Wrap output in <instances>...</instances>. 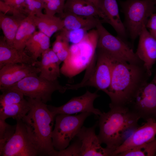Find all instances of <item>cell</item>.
Returning a JSON list of instances; mask_svg holds the SVG:
<instances>
[{
    "mask_svg": "<svg viewBox=\"0 0 156 156\" xmlns=\"http://www.w3.org/2000/svg\"><path fill=\"white\" fill-rule=\"evenodd\" d=\"M25 15H8L0 12V26L8 44L14 47L16 35Z\"/></svg>",
    "mask_w": 156,
    "mask_h": 156,
    "instance_id": "ffe728a7",
    "label": "cell"
},
{
    "mask_svg": "<svg viewBox=\"0 0 156 156\" xmlns=\"http://www.w3.org/2000/svg\"><path fill=\"white\" fill-rule=\"evenodd\" d=\"M93 3L98 8V3L99 0H87Z\"/></svg>",
    "mask_w": 156,
    "mask_h": 156,
    "instance_id": "74e56055",
    "label": "cell"
},
{
    "mask_svg": "<svg viewBox=\"0 0 156 156\" xmlns=\"http://www.w3.org/2000/svg\"><path fill=\"white\" fill-rule=\"evenodd\" d=\"M66 0H49L45 3L44 9L45 13L54 16L58 14L60 16L64 13Z\"/></svg>",
    "mask_w": 156,
    "mask_h": 156,
    "instance_id": "1f68e13d",
    "label": "cell"
},
{
    "mask_svg": "<svg viewBox=\"0 0 156 156\" xmlns=\"http://www.w3.org/2000/svg\"><path fill=\"white\" fill-rule=\"evenodd\" d=\"M91 114H92L91 113L86 112L75 115L65 114L57 115L55 118L54 128L52 133L54 149L61 151L68 147L83 126L86 119Z\"/></svg>",
    "mask_w": 156,
    "mask_h": 156,
    "instance_id": "52a82bcc",
    "label": "cell"
},
{
    "mask_svg": "<svg viewBox=\"0 0 156 156\" xmlns=\"http://www.w3.org/2000/svg\"><path fill=\"white\" fill-rule=\"evenodd\" d=\"M37 74L28 76L8 87L18 90L28 98L40 100L45 103L51 100L54 92L63 93L67 90L65 86L61 85L57 79L49 80Z\"/></svg>",
    "mask_w": 156,
    "mask_h": 156,
    "instance_id": "9c48e42d",
    "label": "cell"
},
{
    "mask_svg": "<svg viewBox=\"0 0 156 156\" xmlns=\"http://www.w3.org/2000/svg\"><path fill=\"white\" fill-rule=\"evenodd\" d=\"M97 124L90 127L82 126L76 137L81 143V156H112L111 151L101 146L95 129Z\"/></svg>",
    "mask_w": 156,
    "mask_h": 156,
    "instance_id": "5bb4252c",
    "label": "cell"
},
{
    "mask_svg": "<svg viewBox=\"0 0 156 156\" xmlns=\"http://www.w3.org/2000/svg\"><path fill=\"white\" fill-rule=\"evenodd\" d=\"M128 107L140 119L156 120V68L153 79L140 89Z\"/></svg>",
    "mask_w": 156,
    "mask_h": 156,
    "instance_id": "30bf717a",
    "label": "cell"
},
{
    "mask_svg": "<svg viewBox=\"0 0 156 156\" xmlns=\"http://www.w3.org/2000/svg\"><path fill=\"white\" fill-rule=\"evenodd\" d=\"M155 4V6L156 7V0H154Z\"/></svg>",
    "mask_w": 156,
    "mask_h": 156,
    "instance_id": "ab89813d",
    "label": "cell"
},
{
    "mask_svg": "<svg viewBox=\"0 0 156 156\" xmlns=\"http://www.w3.org/2000/svg\"><path fill=\"white\" fill-rule=\"evenodd\" d=\"M141 126L138 127L132 134L113 153L112 156L155 139L156 120L148 119Z\"/></svg>",
    "mask_w": 156,
    "mask_h": 156,
    "instance_id": "4fadbf2b",
    "label": "cell"
},
{
    "mask_svg": "<svg viewBox=\"0 0 156 156\" xmlns=\"http://www.w3.org/2000/svg\"><path fill=\"white\" fill-rule=\"evenodd\" d=\"M99 96L97 91L92 93L87 90L83 94L73 97L62 105L56 107L47 105V107L55 116L60 114H72L88 112L98 117L102 112L95 108L93 104L95 100Z\"/></svg>",
    "mask_w": 156,
    "mask_h": 156,
    "instance_id": "7c38bea8",
    "label": "cell"
},
{
    "mask_svg": "<svg viewBox=\"0 0 156 156\" xmlns=\"http://www.w3.org/2000/svg\"><path fill=\"white\" fill-rule=\"evenodd\" d=\"M34 15H27L22 22L16 35L14 47L24 50L27 41L36 31V26L34 20Z\"/></svg>",
    "mask_w": 156,
    "mask_h": 156,
    "instance_id": "cb8c5ba5",
    "label": "cell"
},
{
    "mask_svg": "<svg viewBox=\"0 0 156 156\" xmlns=\"http://www.w3.org/2000/svg\"><path fill=\"white\" fill-rule=\"evenodd\" d=\"M50 38L40 31H35L27 42L25 49L35 61L50 48Z\"/></svg>",
    "mask_w": 156,
    "mask_h": 156,
    "instance_id": "d4e9b609",
    "label": "cell"
},
{
    "mask_svg": "<svg viewBox=\"0 0 156 156\" xmlns=\"http://www.w3.org/2000/svg\"><path fill=\"white\" fill-rule=\"evenodd\" d=\"M155 156H156V155H155Z\"/></svg>",
    "mask_w": 156,
    "mask_h": 156,
    "instance_id": "60d3db41",
    "label": "cell"
},
{
    "mask_svg": "<svg viewBox=\"0 0 156 156\" xmlns=\"http://www.w3.org/2000/svg\"><path fill=\"white\" fill-rule=\"evenodd\" d=\"M151 76L143 63L116 61L110 87L105 92L111 100L109 105L128 107Z\"/></svg>",
    "mask_w": 156,
    "mask_h": 156,
    "instance_id": "6da1fadb",
    "label": "cell"
},
{
    "mask_svg": "<svg viewBox=\"0 0 156 156\" xmlns=\"http://www.w3.org/2000/svg\"><path fill=\"white\" fill-rule=\"evenodd\" d=\"M64 12L84 16L99 17L103 16L98 8L87 0H66Z\"/></svg>",
    "mask_w": 156,
    "mask_h": 156,
    "instance_id": "44dd1931",
    "label": "cell"
},
{
    "mask_svg": "<svg viewBox=\"0 0 156 156\" xmlns=\"http://www.w3.org/2000/svg\"><path fill=\"white\" fill-rule=\"evenodd\" d=\"M26 13L28 15H39L42 13L45 3L43 0H25Z\"/></svg>",
    "mask_w": 156,
    "mask_h": 156,
    "instance_id": "d6a6232c",
    "label": "cell"
},
{
    "mask_svg": "<svg viewBox=\"0 0 156 156\" xmlns=\"http://www.w3.org/2000/svg\"><path fill=\"white\" fill-rule=\"evenodd\" d=\"M40 71L37 67L25 63L10 64L0 68V87L11 86Z\"/></svg>",
    "mask_w": 156,
    "mask_h": 156,
    "instance_id": "9a60e30c",
    "label": "cell"
},
{
    "mask_svg": "<svg viewBox=\"0 0 156 156\" xmlns=\"http://www.w3.org/2000/svg\"><path fill=\"white\" fill-rule=\"evenodd\" d=\"M64 29L69 42L73 44H77L80 42L90 30L86 28L69 30Z\"/></svg>",
    "mask_w": 156,
    "mask_h": 156,
    "instance_id": "836d02e7",
    "label": "cell"
},
{
    "mask_svg": "<svg viewBox=\"0 0 156 156\" xmlns=\"http://www.w3.org/2000/svg\"><path fill=\"white\" fill-rule=\"evenodd\" d=\"M156 154V138L154 140L124 151L117 156H154Z\"/></svg>",
    "mask_w": 156,
    "mask_h": 156,
    "instance_id": "83f0119b",
    "label": "cell"
},
{
    "mask_svg": "<svg viewBox=\"0 0 156 156\" xmlns=\"http://www.w3.org/2000/svg\"><path fill=\"white\" fill-rule=\"evenodd\" d=\"M41 57V61H37L36 64L40 69V76L50 81L57 79L60 76L59 66L62 62L56 54L49 48L42 53Z\"/></svg>",
    "mask_w": 156,
    "mask_h": 156,
    "instance_id": "ac0fdd59",
    "label": "cell"
},
{
    "mask_svg": "<svg viewBox=\"0 0 156 156\" xmlns=\"http://www.w3.org/2000/svg\"><path fill=\"white\" fill-rule=\"evenodd\" d=\"M102 23L99 20L96 27L98 34L97 49L105 52L117 61L133 64L143 63L127 41L112 35Z\"/></svg>",
    "mask_w": 156,
    "mask_h": 156,
    "instance_id": "8992f818",
    "label": "cell"
},
{
    "mask_svg": "<svg viewBox=\"0 0 156 156\" xmlns=\"http://www.w3.org/2000/svg\"><path fill=\"white\" fill-rule=\"evenodd\" d=\"M61 30L60 34L56 36L52 49L62 62L64 61L68 57L70 46L65 30L63 28Z\"/></svg>",
    "mask_w": 156,
    "mask_h": 156,
    "instance_id": "4316f807",
    "label": "cell"
},
{
    "mask_svg": "<svg viewBox=\"0 0 156 156\" xmlns=\"http://www.w3.org/2000/svg\"><path fill=\"white\" fill-rule=\"evenodd\" d=\"M5 3L26 14L25 0H1Z\"/></svg>",
    "mask_w": 156,
    "mask_h": 156,
    "instance_id": "d590c367",
    "label": "cell"
},
{
    "mask_svg": "<svg viewBox=\"0 0 156 156\" xmlns=\"http://www.w3.org/2000/svg\"><path fill=\"white\" fill-rule=\"evenodd\" d=\"M37 61L24 50L10 46L4 38L0 39V68L10 64L25 63L35 66Z\"/></svg>",
    "mask_w": 156,
    "mask_h": 156,
    "instance_id": "d6986e66",
    "label": "cell"
},
{
    "mask_svg": "<svg viewBox=\"0 0 156 156\" xmlns=\"http://www.w3.org/2000/svg\"><path fill=\"white\" fill-rule=\"evenodd\" d=\"M0 11L6 14H10L15 15L25 14L22 12L10 6L1 0H0Z\"/></svg>",
    "mask_w": 156,
    "mask_h": 156,
    "instance_id": "e575fe53",
    "label": "cell"
},
{
    "mask_svg": "<svg viewBox=\"0 0 156 156\" xmlns=\"http://www.w3.org/2000/svg\"><path fill=\"white\" fill-rule=\"evenodd\" d=\"M146 27L150 30H156V12H154L151 15Z\"/></svg>",
    "mask_w": 156,
    "mask_h": 156,
    "instance_id": "8d00e7d4",
    "label": "cell"
},
{
    "mask_svg": "<svg viewBox=\"0 0 156 156\" xmlns=\"http://www.w3.org/2000/svg\"><path fill=\"white\" fill-rule=\"evenodd\" d=\"M139 40L136 52L138 57L143 63L149 75L152 74V68L156 62V39L143 26L139 36Z\"/></svg>",
    "mask_w": 156,
    "mask_h": 156,
    "instance_id": "2e32d148",
    "label": "cell"
},
{
    "mask_svg": "<svg viewBox=\"0 0 156 156\" xmlns=\"http://www.w3.org/2000/svg\"><path fill=\"white\" fill-rule=\"evenodd\" d=\"M30 109L22 120L38 155L49 156L54 150L52 133L55 116L40 100L28 97Z\"/></svg>",
    "mask_w": 156,
    "mask_h": 156,
    "instance_id": "3957f363",
    "label": "cell"
},
{
    "mask_svg": "<svg viewBox=\"0 0 156 156\" xmlns=\"http://www.w3.org/2000/svg\"><path fill=\"white\" fill-rule=\"evenodd\" d=\"M120 3L125 15V26L133 42L156 10L154 0H127Z\"/></svg>",
    "mask_w": 156,
    "mask_h": 156,
    "instance_id": "5b68a950",
    "label": "cell"
},
{
    "mask_svg": "<svg viewBox=\"0 0 156 156\" xmlns=\"http://www.w3.org/2000/svg\"><path fill=\"white\" fill-rule=\"evenodd\" d=\"M16 124L10 125L5 120L0 119V149L2 148L14 133Z\"/></svg>",
    "mask_w": 156,
    "mask_h": 156,
    "instance_id": "4dcf8cb0",
    "label": "cell"
},
{
    "mask_svg": "<svg viewBox=\"0 0 156 156\" xmlns=\"http://www.w3.org/2000/svg\"><path fill=\"white\" fill-rule=\"evenodd\" d=\"M30 108L29 101L25 99L19 103L5 105L0 107V119L12 118L16 120H22Z\"/></svg>",
    "mask_w": 156,
    "mask_h": 156,
    "instance_id": "484cf974",
    "label": "cell"
},
{
    "mask_svg": "<svg viewBox=\"0 0 156 156\" xmlns=\"http://www.w3.org/2000/svg\"><path fill=\"white\" fill-rule=\"evenodd\" d=\"M109 110L99 116L101 144L113 153L139 126L140 117L128 107L109 105Z\"/></svg>",
    "mask_w": 156,
    "mask_h": 156,
    "instance_id": "7a4b0ae2",
    "label": "cell"
},
{
    "mask_svg": "<svg viewBox=\"0 0 156 156\" xmlns=\"http://www.w3.org/2000/svg\"><path fill=\"white\" fill-rule=\"evenodd\" d=\"M13 135L0 149V156H36L38 152L31 140L22 120H16Z\"/></svg>",
    "mask_w": 156,
    "mask_h": 156,
    "instance_id": "8fae6325",
    "label": "cell"
},
{
    "mask_svg": "<svg viewBox=\"0 0 156 156\" xmlns=\"http://www.w3.org/2000/svg\"><path fill=\"white\" fill-rule=\"evenodd\" d=\"M2 94L0 96V107L5 105L19 103L24 96L18 90L10 87H0Z\"/></svg>",
    "mask_w": 156,
    "mask_h": 156,
    "instance_id": "f1b7e54d",
    "label": "cell"
},
{
    "mask_svg": "<svg viewBox=\"0 0 156 156\" xmlns=\"http://www.w3.org/2000/svg\"><path fill=\"white\" fill-rule=\"evenodd\" d=\"M149 32L152 36L156 39V30L150 29Z\"/></svg>",
    "mask_w": 156,
    "mask_h": 156,
    "instance_id": "f35d334b",
    "label": "cell"
},
{
    "mask_svg": "<svg viewBox=\"0 0 156 156\" xmlns=\"http://www.w3.org/2000/svg\"><path fill=\"white\" fill-rule=\"evenodd\" d=\"M98 39L97 31L93 29L80 42L70 46L69 54L60 68V73L71 78L86 69L96 57Z\"/></svg>",
    "mask_w": 156,
    "mask_h": 156,
    "instance_id": "277c9868",
    "label": "cell"
},
{
    "mask_svg": "<svg viewBox=\"0 0 156 156\" xmlns=\"http://www.w3.org/2000/svg\"><path fill=\"white\" fill-rule=\"evenodd\" d=\"M34 20L36 27L40 31L50 38L56 32L64 28L63 20L55 15L42 13L34 15Z\"/></svg>",
    "mask_w": 156,
    "mask_h": 156,
    "instance_id": "603a6c76",
    "label": "cell"
},
{
    "mask_svg": "<svg viewBox=\"0 0 156 156\" xmlns=\"http://www.w3.org/2000/svg\"><path fill=\"white\" fill-rule=\"evenodd\" d=\"M61 16L64 28L68 30L83 28L90 30L96 27L99 20L97 17L82 16L69 13L64 12Z\"/></svg>",
    "mask_w": 156,
    "mask_h": 156,
    "instance_id": "7402d4cb",
    "label": "cell"
},
{
    "mask_svg": "<svg viewBox=\"0 0 156 156\" xmlns=\"http://www.w3.org/2000/svg\"><path fill=\"white\" fill-rule=\"evenodd\" d=\"M98 8L103 16L101 22L110 24L118 36L127 41L126 28L120 19L116 0H99Z\"/></svg>",
    "mask_w": 156,
    "mask_h": 156,
    "instance_id": "e0dca14e",
    "label": "cell"
},
{
    "mask_svg": "<svg viewBox=\"0 0 156 156\" xmlns=\"http://www.w3.org/2000/svg\"><path fill=\"white\" fill-rule=\"evenodd\" d=\"M96 61L94 69L86 79L76 84H67L68 90H76L91 86L104 92L109 88L114 66L117 60L100 50L97 49Z\"/></svg>",
    "mask_w": 156,
    "mask_h": 156,
    "instance_id": "ba28073f",
    "label": "cell"
},
{
    "mask_svg": "<svg viewBox=\"0 0 156 156\" xmlns=\"http://www.w3.org/2000/svg\"><path fill=\"white\" fill-rule=\"evenodd\" d=\"M70 146L61 150H55L51 152L49 156H81V143L77 138Z\"/></svg>",
    "mask_w": 156,
    "mask_h": 156,
    "instance_id": "f546056e",
    "label": "cell"
}]
</instances>
